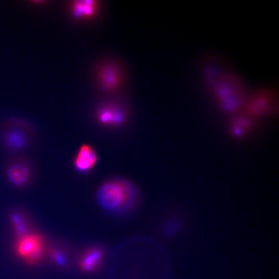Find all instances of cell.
Masks as SVG:
<instances>
[{
  "instance_id": "obj_7",
  "label": "cell",
  "mask_w": 279,
  "mask_h": 279,
  "mask_svg": "<svg viewBox=\"0 0 279 279\" xmlns=\"http://www.w3.org/2000/svg\"><path fill=\"white\" fill-rule=\"evenodd\" d=\"M274 109V97L268 90H259L251 97H248L242 112L257 120L270 114Z\"/></svg>"
},
{
  "instance_id": "obj_13",
  "label": "cell",
  "mask_w": 279,
  "mask_h": 279,
  "mask_svg": "<svg viewBox=\"0 0 279 279\" xmlns=\"http://www.w3.org/2000/svg\"><path fill=\"white\" fill-rule=\"evenodd\" d=\"M10 220L11 226H12L15 234H16V238L29 232L28 230L26 221L21 213L17 212V211L11 213Z\"/></svg>"
},
{
  "instance_id": "obj_8",
  "label": "cell",
  "mask_w": 279,
  "mask_h": 279,
  "mask_svg": "<svg viewBox=\"0 0 279 279\" xmlns=\"http://www.w3.org/2000/svg\"><path fill=\"white\" fill-rule=\"evenodd\" d=\"M100 1L97 0H74L69 5L71 16L78 21L93 20L99 14Z\"/></svg>"
},
{
  "instance_id": "obj_9",
  "label": "cell",
  "mask_w": 279,
  "mask_h": 279,
  "mask_svg": "<svg viewBox=\"0 0 279 279\" xmlns=\"http://www.w3.org/2000/svg\"><path fill=\"white\" fill-rule=\"evenodd\" d=\"M97 161L95 149L88 144H83L75 157L74 165L79 172L86 173L93 169Z\"/></svg>"
},
{
  "instance_id": "obj_4",
  "label": "cell",
  "mask_w": 279,
  "mask_h": 279,
  "mask_svg": "<svg viewBox=\"0 0 279 279\" xmlns=\"http://www.w3.org/2000/svg\"><path fill=\"white\" fill-rule=\"evenodd\" d=\"M16 255L28 265L39 263L44 253L43 238L39 235L28 232L16 238L15 244Z\"/></svg>"
},
{
  "instance_id": "obj_2",
  "label": "cell",
  "mask_w": 279,
  "mask_h": 279,
  "mask_svg": "<svg viewBox=\"0 0 279 279\" xmlns=\"http://www.w3.org/2000/svg\"><path fill=\"white\" fill-rule=\"evenodd\" d=\"M137 192L130 181L113 179L103 183L97 194L100 206L109 212H122L135 203Z\"/></svg>"
},
{
  "instance_id": "obj_10",
  "label": "cell",
  "mask_w": 279,
  "mask_h": 279,
  "mask_svg": "<svg viewBox=\"0 0 279 279\" xmlns=\"http://www.w3.org/2000/svg\"><path fill=\"white\" fill-rule=\"evenodd\" d=\"M6 175L9 182L16 187L26 186L31 176L28 165L20 162L11 163L7 169Z\"/></svg>"
},
{
  "instance_id": "obj_1",
  "label": "cell",
  "mask_w": 279,
  "mask_h": 279,
  "mask_svg": "<svg viewBox=\"0 0 279 279\" xmlns=\"http://www.w3.org/2000/svg\"><path fill=\"white\" fill-rule=\"evenodd\" d=\"M206 77L215 99L223 111L234 114L242 111L248 97L244 84L235 74L207 67Z\"/></svg>"
},
{
  "instance_id": "obj_14",
  "label": "cell",
  "mask_w": 279,
  "mask_h": 279,
  "mask_svg": "<svg viewBox=\"0 0 279 279\" xmlns=\"http://www.w3.org/2000/svg\"><path fill=\"white\" fill-rule=\"evenodd\" d=\"M51 253L52 259H53V261L55 262L56 264L60 265V266H63V265H65V258L61 255L60 252L55 250V251H51Z\"/></svg>"
},
{
  "instance_id": "obj_3",
  "label": "cell",
  "mask_w": 279,
  "mask_h": 279,
  "mask_svg": "<svg viewBox=\"0 0 279 279\" xmlns=\"http://www.w3.org/2000/svg\"><path fill=\"white\" fill-rule=\"evenodd\" d=\"M94 76L99 89L107 94L118 92L126 80L124 67L113 59H104L98 62L94 69Z\"/></svg>"
},
{
  "instance_id": "obj_5",
  "label": "cell",
  "mask_w": 279,
  "mask_h": 279,
  "mask_svg": "<svg viewBox=\"0 0 279 279\" xmlns=\"http://www.w3.org/2000/svg\"><path fill=\"white\" fill-rule=\"evenodd\" d=\"M96 119L102 126L108 128H118L124 126L129 118V113L122 103H103L97 109Z\"/></svg>"
},
{
  "instance_id": "obj_11",
  "label": "cell",
  "mask_w": 279,
  "mask_h": 279,
  "mask_svg": "<svg viewBox=\"0 0 279 279\" xmlns=\"http://www.w3.org/2000/svg\"><path fill=\"white\" fill-rule=\"evenodd\" d=\"M103 258V253L99 248H92L82 255L79 266L84 272H92L99 267Z\"/></svg>"
},
{
  "instance_id": "obj_6",
  "label": "cell",
  "mask_w": 279,
  "mask_h": 279,
  "mask_svg": "<svg viewBox=\"0 0 279 279\" xmlns=\"http://www.w3.org/2000/svg\"><path fill=\"white\" fill-rule=\"evenodd\" d=\"M30 128L22 120H9L3 128V140L9 149H22L28 144Z\"/></svg>"
},
{
  "instance_id": "obj_12",
  "label": "cell",
  "mask_w": 279,
  "mask_h": 279,
  "mask_svg": "<svg viewBox=\"0 0 279 279\" xmlns=\"http://www.w3.org/2000/svg\"><path fill=\"white\" fill-rule=\"evenodd\" d=\"M255 120L244 113H236L230 123V130L235 135H242L253 128Z\"/></svg>"
}]
</instances>
